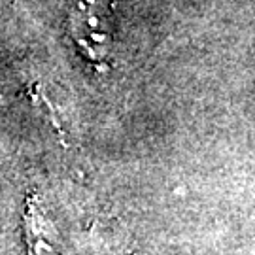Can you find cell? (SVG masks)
I'll return each mask as SVG.
<instances>
[{"mask_svg": "<svg viewBox=\"0 0 255 255\" xmlns=\"http://www.w3.org/2000/svg\"><path fill=\"white\" fill-rule=\"evenodd\" d=\"M70 27L82 49L104 55L114 42V0H74Z\"/></svg>", "mask_w": 255, "mask_h": 255, "instance_id": "obj_1", "label": "cell"}]
</instances>
